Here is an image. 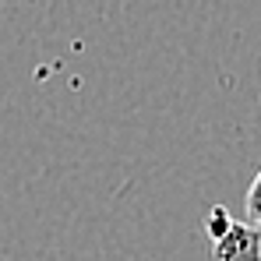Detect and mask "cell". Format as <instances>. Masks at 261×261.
I'll use <instances>...</instances> for the list:
<instances>
[{
    "label": "cell",
    "instance_id": "obj_1",
    "mask_svg": "<svg viewBox=\"0 0 261 261\" xmlns=\"http://www.w3.org/2000/svg\"><path fill=\"white\" fill-rule=\"evenodd\" d=\"M216 261H261V229L254 222H229L212 240Z\"/></svg>",
    "mask_w": 261,
    "mask_h": 261
},
{
    "label": "cell",
    "instance_id": "obj_2",
    "mask_svg": "<svg viewBox=\"0 0 261 261\" xmlns=\"http://www.w3.org/2000/svg\"><path fill=\"white\" fill-rule=\"evenodd\" d=\"M247 219L261 229V170L254 176V184H251V191H247Z\"/></svg>",
    "mask_w": 261,
    "mask_h": 261
},
{
    "label": "cell",
    "instance_id": "obj_3",
    "mask_svg": "<svg viewBox=\"0 0 261 261\" xmlns=\"http://www.w3.org/2000/svg\"><path fill=\"white\" fill-rule=\"evenodd\" d=\"M229 222H233V219H229V212H226L222 205H216V208L208 212V219H205V229H208V237L216 240V237L226 229V226H229Z\"/></svg>",
    "mask_w": 261,
    "mask_h": 261
}]
</instances>
